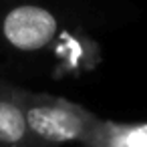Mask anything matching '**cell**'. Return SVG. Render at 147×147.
<instances>
[{
	"instance_id": "1",
	"label": "cell",
	"mask_w": 147,
	"mask_h": 147,
	"mask_svg": "<svg viewBox=\"0 0 147 147\" xmlns=\"http://www.w3.org/2000/svg\"><path fill=\"white\" fill-rule=\"evenodd\" d=\"M20 103L28 129L49 145L67 141H83L87 145L101 121L85 107L47 93L20 89Z\"/></svg>"
},
{
	"instance_id": "2",
	"label": "cell",
	"mask_w": 147,
	"mask_h": 147,
	"mask_svg": "<svg viewBox=\"0 0 147 147\" xmlns=\"http://www.w3.org/2000/svg\"><path fill=\"white\" fill-rule=\"evenodd\" d=\"M57 30L59 22L55 14L36 4L14 6L0 20L2 38L10 47L26 53H34L49 47L57 36Z\"/></svg>"
},
{
	"instance_id": "3",
	"label": "cell",
	"mask_w": 147,
	"mask_h": 147,
	"mask_svg": "<svg viewBox=\"0 0 147 147\" xmlns=\"http://www.w3.org/2000/svg\"><path fill=\"white\" fill-rule=\"evenodd\" d=\"M0 145L4 147H49L26 123L20 89L0 81Z\"/></svg>"
},
{
	"instance_id": "4",
	"label": "cell",
	"mask_w": 147,
	"mask_h": 147,
	"mask_svg": "<svg viewBox=\"0 0 147 147\" xmlns=\"http://www.w3.org/2000/svg\"><path fill=\"white\" fill-rule=\"evenodd\" d=\"M91 147H147V123L99 121L91 135Z\"/></svg>"
},
{
	"instance_id": "5",
	"label": "cell",
	"mask_w": 147,
	"mask_h": 147,
	"mask_svg": "<svg viewBox=\"0 0 147 147\" xmlns=\"http://www.w3.org/2000/svg\"><path fill=\"white\" fill-rule=\"evenodd\" d=\"M0 147H4V145H0Z\"/></svg>"
},
{
	"instance_id": "6",
	"label": "cell",
	"mask_w": 147,
	"mask_h": 147,
	"mask_svg": "<svg viewBox=\"0 0 147 147\" xmlns=\"http://www.w3.org/2000/svg\"><path fill=\"white\" fill-rule=\"evenodd\" d=\"M87 147H91V145H87Z\"/></svg>"
}]
</instances>
